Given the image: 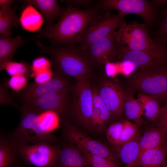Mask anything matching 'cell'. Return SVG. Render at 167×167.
<instances>
[{"mask_svg": "<svg viewBox=\"0 0 167 167\" xmlns=\"http://www.w3.org/2000/svg\"><path fill=\"white\" fill-rule=\"evenodd\" d=\"M61 75L55 73L53 77L46 81L40 83L34 82L27 86L20 93L22 102L58 91L69 86L68 82Z\"/></svg>", "mask_w": 167, "mask_h": 167, "instance_id": "4fadbf2b", "label": "cell"}, {"mask_svg": "<svg viewBox=\"0 0 167 167\" xmlns=\"http://www.w3.org/2000/svg\"><path fill=\"white\" fill-rule=\"evenodd\" d=\"M14 2V1L12 0H0V8H4L10 7L11 5Z\"/></svg>", "mask_w": 167, "mask_h": 167, "instance_id": "f35d334b", "label": "cell"}, {"mask_svg": "<svg viewBox=\"0 0 167 167\" xmlns=\"http://www.w3.org/2000/svg\"><path fill=\"white\" fill-rule=\"evenodd\" d=\"M105 124L100 110L93 105L91 117L90 131L101 133L104 129Z\"/></svg>", "mask_w": 167, "mask_h": 167, "instance_id": "1f68e13d", "label": "cell"}, {"mask_svg": "<svg viewBox=\"0 0 167 167\" xmlns=\"http://www.w3.org/2000/svg\"><path fill=\"white\" fill-rule=\"evenodd\" d=\"M99 91L112 116L120 115L123 110L124 95L121 87L113 82L106 80L102 83Z\"/></svg>", "mask_w": 167, "mask_h": 167, "instance_id": "5bb4252c", "label": "cell"}, {"mask_svg": "<svg viewBox=\"0 0 167 167\" xmlns=\"http://www.w3.org/2000/svg\"><path fill=\"white\" fill-rule=\"evenodd\" d=\"M17 144L21 160L26 164L36 167H53L58 157L60 146L57 143L45 142Z\"/></svg>", "mask_w": 167, "mask_h": 167, "instance_id": "8992f818", "label": "cell"}, {"mask_svg": "<svg viewBox=\"0 0 167 167\" xmlns=\"http://www.w3.org/2000/svg\"><path fill=\"white\" fill-rule=\"evenodd\" d=\"M104 66L106 74L109 77H114L119 74L116 62L108 61L105 63Z\"/></svg>", "mask_w": 167, "mask_h": 167, "instance_id": "836d02e7", "label": "cell"}, {"mask_svg": "<svg viewBox=\"0 0 167 167\" xmlns=\"http://www.w3.org/2000/svg\"><path fill=\"white\" fill-rule=\"evenodd\" d=\"M129 76L128 80L131 88L153 96L160 102L167 103V67L136 71Z\"/></svg>", "mask_w": 167, "mask_h": 167, "instance_id": "5b68a950", "label": "cell"}, {"mask_svg": "<svg viewBox=\"0 0 167 167\" xmlns=\"http://www.w3.org/2000/svg\"><path fill=\"white\" fill-rule=\"evenodd\" d=\"M19 124L11 134L18 143L32 144L45 142L56 144L58 139L46 131L41 122V112L22 107Z\"/></svg>", "mask_w": 167, "mask_h": 167, "instance_id": "277c9868", "label": "cell"}, {"mask_svg": "<svg viewBox=\"0 0 167 167\" xmlns=\"http://www.w3.org/2000/svg\"><path fill=\"white\" fill-rule=\"evenodd\" d=\"M93 1L90 0H73L64 1L67 5H70L73 6H76L75 7L78 8L79 6H86L90 5Z\"/></svg>", "mask_w": 167, "mask_h": 167, "instance_id": "d590c367", "label": "cell"}, {"mask_svg": "<svg viewBox=\"0 0 167 167\" xmlns=\"http://www.w3.org/2000/svg\"><path fill=\"white\" fill-rule=\"evenodd\" d=\"M69 86L60 91L51 92L28 101L22 102V107L40 112L52 111L64 118L70 109Z\"/></svg>", "mask_w": 167, "mask_h": 167, "instance_id": "30bf717a", "label": "cell"}, {"mask_svg": "<svg viewBox=\"0 0 167 167\" xmlns=\"http://www.w3.org/2000/svg\"><path fill=\"white\" fill-rule=\"evenodd\" d=\"M152 2L156 6H162L167 4V0H155Z\"/></svg>", "mask_w": 167, "mask_h": 167, "instance_id": "60d3db41", "label": "cell"}, {"mask_svg": "<svg viewBox=\"0 0 167 167\" xmlns=\"http://www.w3.org/2000/svg\"><path fill=\"white\" fill-rule=\"evenodd\" d=\"M117 47V57L119 61L132 62L135 66L136 71H149L167 67V56L132 50L122 46Z\"/></svg>", "mask_w": 167, "mask_h": 167, "instance_id": "7c38bea8", "label": "cell"}, {"mask_svg": "<svg viewBox=\"0 0 167 167\" xmlns=\"http://www.w3.org/2000/svg\"><path fill=\"white\" fill-rule=\"evenodd\" d=\"M139 140L136 138L119 149L120 159L126 167H139Z\"/></svg>", "mask_w": 167, "mask_h": 167, "instance_id": "cb8c5ba5", "label": "cell"}, {"mask_svg": "<svg viewBox=\"0 0 167 167\" xmlns=\"http://www.w3.org/2000/svg\"><path fill=\"white\" fill-rule=\"evenodd\" d=\"M19 20L21 26L25 30L35 32L42 26L43 19L41 15L33 6L28 4L22 11Z\"/></svg>", "mask_w": 167, "mask_h": 167, "instance_id": "7402d4cb", "label": "cell"}, {"mask_svg": "<svg viewBox=\"0 0 167 167\" xmlns=\"http://www.w3.org/2000/svg\"><path fill=\"white\" fill-rule=\"evenodd\" d=\"M165 134L166 133L156 126L146 131L139 140V157L147 150L162 147Z\"/></svg>", "mask_w": 167, "mask_h": 167, "instance_id": "d6986e66", "label": "cell"}, {"mask_svg": "<svg viewBox=\"0 0 167 167\" xmlns=\"http://www.w3.org/2000/svg\"><path fill=\"white\" fill-rule=\"evenodd\" d=\"M93 105L100 110L101 118L105 123L109 120L111 115L101 98L99 91L96 88L92 89Z\"/></svg>", "mask_w": 167, "mask_h": 167, "instance_id": "4dcf8cb0", "label": "cell"}, {"mask_svg": "<svg viewBox=\"0 0 167 167\" xmlns=\"http://www.w3.org/2000/svg\"><path fill=\"white\" fill-rule=\"evenodd\" d=\"M118 29L113 33L117 46L167 56V39L159 36L152 38L144 24L136 21L127 23L124 21Z\"/></svg>", "mask_w": 167, "mask_h": 167, "instance_id": "3957f363", "label": "cell"}, {"mask_svg": "<svg viewBox=\"0 0 167 167\" xmlns=\"http://www.w3.org/2000/svg\"><path fill=\"white\" fill-rule=\"evenodd\" d=\"M116 62L118 68L119 74L129 76L136 70L135 65L130 61H118Z\"/></svg>", "mask_w": 167, "mask_h": 167, "instance_id": "d6a6232c", "label": "cell"}, {"mask_svg": "<svg viewBox=\"0 0 167 167\" xmlns=\"http://www.w3.org/2000/svg\"><path fill=\"white\" fill-rule=\"evenodd\" d=\"M32 68L34 69H49L50 63L49 61L44 57H40L35 59L32 63Z\"/></svg>", "mask_w": 167, "mask_h": 167, "instance_id": "e575fe53", "label": "cell"}, {"mask_svg": "<svg viewBox=\"0 0 167 167\" xmlns=\"http://www.w3.org/2000/svg\"><path fill=\"white\" fill-rule=\"evenodd\" d=\"M163 147L165 151L166 156H167V143L164 142Z\"/></svg>", "mask_w": 167, "mask_h": 167, "instance_id": "b9f144b4", "label": "cell"}, {"mask_svg": "<svg viewBox=\"0 0 167 167\" xmlns=\"http://www.w3.org/2000/svg\"><path fill=\"white\" fill-rule=\"evenodd\" d=\"M156 127L159 128L165 133H167V115L159 117L156 120Z\"/></svg>", "mask_w": 167, "mask_h": 167, "instance_id": "8d00e7d4", "label": "cell"}, {"mask_svg": "<svg viewBox=\"0 0 167 167\" xmlns=\"http://www.w3.org/2000/svg\"><path fill=\"white\" fill-rule=\"evenodd\" d=\"M36 43L41 53L50 56L56 73L77 79L88 78L91 73L93 65L88 51L78 44L48 47L39 41Z\"/></svg>", "mask_w": 167, "mask_h": 167, "instance_id": "7a4b0ae2", "label": "cell"}, {"mask_svg": "<svg viewBox=\"0 0 167 167\" xmlns=\"http://www.w3.org/2000/svg\"><path fill=\"white\" fill-rule=\"evenodd\" d=\"M78 149L85 158L87 167H120L118 165L107 159L83 149Z\"/></svg>", "mask_w": 167, "mask_h": 167, "instance_id": "83f0119b", "label": "cell"}, {"mask_svg": "<svg viewBox=\"0 0 167 167\" xmlns=\"http://www.w3.org/2000/svg\"><path fill=\"white\" fill-rule=\"evenodd\" d=\"M163 14L165 16L167 15V4L163 12Z\"/></svg>", "mask_w": 167, "mask_h": 167, "instance_id": "7bdbcfd3", "label": "cell"}, {"mask_svg": "<svg viewBox=\"0 0 167 167\" xmlns=\"http://www.w3.org/2000/svg\"><path fill=\"white\" fill-rule=\"evenodd\" d=\"M28 64L24 63L9 62L6 64L1 70L4 69L10 75L15 76L26 74L31 70Z\"/></svg>", "mask_w": 167, "mask_h": 167, "instance_id": "f1b7e54d", "label": "cell"}, {"mask_svg": "<svg viewBox=\"0 0 167 167\" xmlns=\"http://www.w3.org/2000/svg\"><path fill=\"white\" fill-rule=\"evenodd\" d=\"M62 131L64 138L78 148L107 159L118 165L116 157L106 145L88 136L69 120L64 123Z\"/></svg>", "mask_w": 167, "mask_h": 167, "instance_id": "9c48e42d", "label": "cell"}, {"mask_svg": "<svg viewBox=\"0 0 167 167\" xmlns=\"http://www.w3.org/2000/svg\"><path fill=\"white\" fill-rule=\"evenodd\" d=\"M113 32L88 48L87 51L93 66H105L106 62H111L117 57V48Z\"/></svg>", "mask_w": 167, "mask_h": 167, "instance_id": "9a60e30c", "label": "cell"}, {"mask_svg": "<svg viewBox=\"0 0 167 167\" xmlns=\"http://www.w3.org/2000/svg\"><path fill=\"white\" fill-rule=\"evenodd\" d=\"M134 90L131 88L124 93L123 110L126 117L137 125L142 123L144 111L141 105L134 96Z\"/></svg>", "mask_w": 167, "mask_h": 167, "instance_id": "44dd1931", "label": "cell"}, {"mask_svg": "<svg viewBox=\"0 0 167 167\" xmlns=\"http://www.w3.org/2000/svg\"><path fill=\"white\" fill-rule=\"evenodd\" d=\"M124 124V121L116 122L110 125L106 130L107 138L115 147L121 135Z\"/></svg>", "mask_w": 167, "mask_h": 167, "instance_id": "f546056e", "label": "cell"}, {"mask_svg": "<svg viewBox=\"0 0 167 167\" xmlns=\"http://www.w3.org/2000/svg\"><path fill=\"white\" fill-rule=\"evenodd\" d=\"M165 143H167V133L165 134Z\"/></svg>", "mask_w": 167, "mask_h": 167, "instance_id": "ee69618b", "label": "cell"}, {"mask_svg": "<svg viewBox=\"0 0 167 167\" xmlns=\"http://www.w3.org/2000/svg\"><path fill=\"white\" fill-rule=\"evenodd\" d=\"M163 147L147 150L139 157V167H167Z\"/></svg>", "mask_w": 167, "mask_h": 167, "instance_id": "603a6c76", "label": "cell"}, {"mask_svg": "<svg viewBox=\"0 0 167 167\" xmlns=\"http://www.w3.org/2000/svg\"><path fill=\"white\" fill-rule=\"evenodd\" d=\"M101 11L96 5L83 10L67 5L58 22L47 26L39 36L49 39L53 45H76L90 24L102 16Z\"/></svg>", "mask_w": 167, "mask_h": 167, "instance_id": "6da1fadb", "label": "cell"}, {"mask_svg": "<svg viewBox=\"0 0 167 167\" xmlns=\"http://www.w3.org/2000/svg\"><path fill=\"white\" fill-rule=\"evenodd\" d=\"M25 3L36 7L44 16L49 26L60 17L64 8H61L55 0H29L24 1Z\"/></svg>", "mask_w": 167, "mask_h": 167, "instance_id": "ffe728a7", "label": "cell"}, {"mask_svg": "<svg viewBox=\"0 0 167 167\" xmlns=\"http://www.w3.org/2000/svg\"><path fill=\"white\" fill-rule=\"evenodd\" d=\"M96 5L102 11L114 9L124 16L128 14H137L148 25L154 21L157 15L156 6L144 0H101L98 1Z\"/></svg>", "mask_w": 167, "mask_h": 167, "instance_id": "ba28073f", "label": "cell"}, {"mask_svg": "<svg viewBox=\"0 0 167 167\" xmlns=\"http://www.w3.org/2000/svg\"><path fill=\"white\" fill-rule=\"evenodd\" d=\"M77 80L74 92L72 114L82 126L90 130L93 106L92 89L88 78Z\"/></svg>", "mask_w": 167, "mask_h": 167, "instance_id": "8fae6325", "label": "cell"}, {"mask_svg": "<svg viewBox=\"0 0 167 167\" xmlns=\"http://www.w3.org/2000/svg\"><path fill=\"white\" fill-rule=\"evenodd\" d=\"M167 115V103L160 108L159 111L157 118L161 116Z\"/></svg>", "mask_w": 167, "mask_h": 167, "instance_id": "ab89813d", "label": "cell"}, {"mask_svg": "<svg viewBox=\"0 0 167 167\" xmlns=\"http://www.w3.org/2000/svg\"><path fill=\"white\" fill-rule=\"evenodd\" d=\"M31 39L29 40H30ZM29 40H24L18 35L15 38L0 36V68L7 62L12 61L17 49Z\"/></svg>", "mask_w": 167, "mask_h": 167, "instance_id": "ac0fdd59", "label": "cell"}, {"mask_svg": "<svg viewBox=\"0 0 167 167\" xmlns=\"http://www.w3.org/2000/svg\"><path fill=\"white\" fill-rule=\"evenodd\" d=\"M159 37L167 39V15L162 22L158 31Z\"/></svg>", "mask_w": 167, "mask_h": 167, "instance_id": "74e56055", "label": "cell"}, {"mask_svg": "<svg viewBox=\"0 0 167 167\" xmlns=\"http://www.w3.org/2000/svg\"><path fill=\"white\" fill-rule=\"evenodd\" d=\"M144 111V115L148 119L156 121L160 109V102L155 97L144 93L139 92L137 98Z\"/></svg>", "mask_w": 167, "mask_h": 167, "instance_id": "d4e9b609", "label": "cell"}, {"mask_svg": "<svg viewBox=\"0 0 167 167\" xmlns=\"http://www.w3.org/2000/svg\"><path fill=\"white\" fill-rule=\"evenodd\" d=\"M20 160L17 142L11 134L1 133L0 167H18Z\"/></svg>", "mask_w": 167, "mask_h": 167, "instance_id": "2e32d148", "label": "cell"}, {"mask_svg": "<svg viewBox=\"0 0 167 167\" xmlns=\"http://www.w3.org/2000/svg\"><path fill=\"white\" fill-rule=\"evenodd\" d=\"M70 143L60 145L58 157L53 167H87L81 151Z\"/></svg>", "mask_w": 167, "mask_h": 167, "instance_id": "e0dca14e", "label": "cell"}, {"mask_svg": "<svg viewBox=\"0 0 167 167\" xmlns=\"http://www.w3.org/2000/svg\"><path fill=\"white\" fill-rule=\"evenodd\" d=\"M122 15L106 11L104 15L92 23L79 38L77 44L86 50L91 45L107 36L125 21Z\"/></svg>", "mask_w": 167, "mask_h": 167, "instance_id": "52a82bcc", "label": "cell"}, {"mask_svg": "<svg viewBox=\"0 0 167 167\" xmlns=\"http://www.w3.org/2000/svg\"><path fill=\"white\" fill-rule=\"evenodd\" d=\"M17 17L15 11L10 7L0 9V33L7 37L11 35V28L17 26Z\"/></svg>", "mask_w": 167, "mask_h": 167, "instance_id": "484cf974", "label": "cell"}, {"mask_svg": "<svg viewBox=\"0 0 167 167\" xmlns=\"http://www.w3.org/2000/svg\"><path fill=\"white\" fill-rule=\"evenodd\" d=\"M123 129L115 147L120 149L124 145L137 138L138 128L136 124L128 120H124Z\"/></svg>", "mask_w": 167, "mask_h": 167, "instance_id": "4316f807", "label": "cell"}]
</instances>
